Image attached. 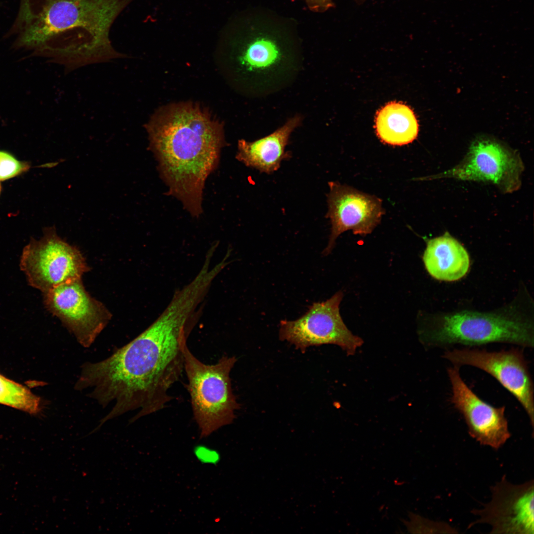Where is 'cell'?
<instances>
[{"mask_svg":"<svg viewBox=\"0 0 534 534\" xmlns=\"http://www.w3.org/2000/svg\"><path fill=\"white\" fill-rule=\"evenodd\" d=\"M43 301L46 310L85 348L92 344L112 318L107 308L87 291L81 279L43 293Z\"/></svg>","mask_w":534,"mask_h":534,"instance_id":"cell-11","label":"cell"},{"mask_svg":"<svg viewBox=\"0 0 534 534\" xmlns=\"http://www.w3.org/2000/svg\"><path fill=\"white\" fill-rule=\"evenodd\" d=\"M212 246H213V247H215V248H216V247H215V246H214L213 245ZM227 253H228V254H229V252H228V253L227 252Z\"/></svg>","mask_w":534,"mask_h":534,"instance_id":"cell-23","label":"cell"},{"mask_svg":"<svg viewBox=\"0 0 534 534\" xmlns=\"http://www.w3.org/2000/svg\"><path fill=\"white\" fill-rule=\"evenodd\" d=\"M0 404L19 409L31 414L41 410V398L28 388L0 374Z\"/></svg>","mask_w":534,"mask_h":534,"instance_id":"cell-18","label":"cell"},{"mask_svg":"<svg viewBox=\"0 0 534 534\" xmlns=\"http://www.w3.org/2000/svg\"><path fill=\"white\" fill-rule=\"evenodd\" d=\"M134 0H21L15 28L18 44L62 65L68 73L89 64L126 58L110 32Z\"/></svg>","mask_w":534,"mask_h":534,"instance_id":"cell-2","label":"cell"},{"mask_svg":"<svg viewBox=\"0 0 534 534\" xmlns=\"http://www.w3.org/2000/svg\"><path fill=\"white\" fill-rule=\"evenodd\" d=\"M19 266L29 285L43 293L80 279L90 269L80 250L59 237L54 226L45 228L40 239H31Z\"/></svg>","mask_w":534,"mask_h":534,"instance_id":"cell-7","label":"cell"},{"mask_svg":"<svg viewBox=\"0 0 534 534\" xmlns=\"http://www.w3.org/2000/svg\"><path fill=\"white\" fill-rule=\"evenodd\" d=\"M28 165L10 154L0 151V180L12 178L27 170Z\"/></svg>","mask_w":534,"mask_h":534,"instance_id":"cell-20","label":"cell"},{"mask_svg":"<svg viewBox=\"0 0 534 534\" xmlns=\"http://www.w3.org/2000/svg\"><path fill=\"white\" fill-rule=\"evenodd\" d=\"M328 184L326 217L330 220L331 232L324 255L331 253L337 237L348 230L362 236L371 233L384 214L379 198L338 182Z\"/></svg>","mask_w":534,"mask_h":534,"instance_id":"cell-14","label":"cell"},{"mask_svg":"<svg viewBox=\"0 0 534 534\" xmlns=\"http://www.w3.org/2000/svg\"><path fill=\"white\" fill-rule=\"evenodd\" d=\"M408 517L409 519L403 520V523L410 533H457L455 529L445 523L433 521L412 512L409 513Z\"/></svg>","mask_w":534,"mask_h":534,"instance_id":"cell-19","label":"cell"},{"mask_svg":"<svg viewBox=\"0 0 534 534\" xmlns=\"http://www.w3.org/2000/svg\"><path fill=\"white\" fill-rule=\"evenodd\" d=\"M364 0H357V1H358L359 2H363V1H364Z\"/></svg>","mask_w":534,"mask_h":534,"instance_id":"cell-22","label":"cell"},{"mask_svg":"<svg viewBox=\"0 0 534 534\" xmlns=\"http://www.w3.org/2000/svg\"><path fill=\"white\" fill-rule=\"evenodd\" d=\"M237 359L223 356L214 364H206L185 347L184 370L188 380L193 416L205 438L220 428L230 424L240 408L233 394L230 373Z\"/></svg>","mask_w":534,"mask_h":534,"instance_id":"cell-6","label":"cell"},{"mask_svg":"<svg viewBox=\"0 0 534 534\" xmlns=\"http://www.w3.org/2000/svg\"><path fill=\"white\" fill-rule=\"evenodd\" d=\"M343 296L340 291L326 301L313 303L298 319L281 320L280 340L287 341L302 352L311 346L334 344L349 355L355 353L363 341L354 335L343 322L339 311Z\"/></svg>","mask_w":534,"mask_h":534,"instance_id":"cell-10","label":"cell"},{"mask_svg":"<svg viewBox=\"0 0 534 534\" xmlns=\"http://www.w3.org/2000/svg\"><path fill=\"white\" fill-rule=\"evenodd\" d=\"M420 336L425 346L446 350L457 345L471 347L493 343L534 346L533 322L506 312L466 311L444 314L423 328Z\"/></svg>","mask_w":534,"mask_h":534,"instance_id":"cell-5","label":"cell"},{"mask_svg":"<svg viewBox=\"0 0 534 534\" xmlns=\"http://www.w3.org/2000/svg\"><path fill=\"white\" fill-rule=\"evenodd\" d=\"M145 127L169 194L199 217L206 180L225 145L222 124L197 104L182 102L163 107Z\"/></svg>","mask_w":534,"mask_h":534,"instance_id":"cell-3","label":"cell"},{"mask_svg":"<svg viewBox=\"0 0 534 534\" xmlns=\"http://www.w3.org/2000/svg\"><path fill=\"white\" fill-rule=\"evenodd\" d=\"M442 357L452 365L474 367L495 379L519 401L534 431V382L522 349L489 351L468 347L450 348Z\"/></svg>","mask_w":534,"mask_h":534,"instance_id":"cell-8","label":"cell"},{"mask_svg":"<svg viewBox=\"0 0 534 534\" xmlns=\"http://www.w3.org/2000/svg\"><path fill=\"white\" fill-rule=\"evenodd\" d=\"M524 166L519 154L494 139L479 138L455 166L428 179L451 178L494 184L504 193L518 190Z\"/></svg>","mask_w":534,"mask_h":534,"instance_id":"cell-9","label":"cell"},{"mask_svg":"<svg viewBox=\"0 0 534 534\" xmlns=\"http://www.w3.org/2000/svg\"><path fill=\"white\" fill-rule=\"evenodd\" d=\"M491 499L483 508L473 511L479 519L469 525L487 524L491 534H534V480L520 485L503 476L491 487Z\"/></svg>","mask_w":534,"mask_h":534,"instance_id":"cell-12","label":"cell"},{"mask_svg":"<svg viewBox=\"0 0 534 534\" xmlns=\"http://www.w3.org/2000/svg\"><path fill=\"white\" fill-rule=\"evenodd\" d=\"M303 116L295 115L271 134L253 141L238 140L236 158L246 166L261 173L271 174L277 171L283 160L291 154L286 151L291 134L303 121Z\"/></svg>","mask_w":534,"mask_h":534,"instance_id":"cell-15","label":"cell"},{"mask_svg":"<svg viewBox=\"0 0 534 534\" xmlns=\"http://www.w3.org/2000/svg\"><path fill=\"white\" fill-rule=\"evenodd\" d=\"M229 28L225 39L227 54L251 88H274L294 72L301 51L292 20L254 8L237 18Z\"/></svg>","mask_w":534,"mask_h":534,"instance_id":"cell-4","label":"cell"},{"mask_svg":"<svg viewBox=\"0 0 534 534\" xmlns=\"http://www.w3.org/2000/svg\"><path fill=\"white\" fill-rule=\"evenodd\" d=\"M308 8L313 12H324L333 7V0H304Z\"/></svg>","mask_w":534,"mask_h":534,"instance_id":"cell-21","label":"cell"},{"mask_svg":"<svg viewBox=\"0 0 534 534\" xmlns=\"http://www.w3.org/2000/svg\"><path fill=\"white\" fill-rule=\"evenodd\" d=\"M423 260L428 273L442 281H454L461 278L470 266L466 250L447 232L428 240Z\"/></svg>","mask_w":534,"mask_h":534,"instance_id":"cell-16","label":"cell"},{"mask_svg":"<svg viewBox=\"0 0 534 534\" xmlns=\"http://www.w3.org/2000/svg\"><path fill=\"white\" fill-rule=\"evenodd\" d=\"M459 368L452 365L447 368L451 402L462 415L470 436L481 445L498 449L511 435L505 407L494 406L479 398L462 379Z\"/></svg>","mask_w":534,"mask_h":534,"instance_id":"cell-13","label":"cell"},{"mask_svg":"<svg viewBox=\"0 0 534 534\" xmlns=\"http://www.w3.org/2000/svg\"><path fill=\"white\" fill-rule=\"evenodd\" d=\"M207 291L191 280L174 294L159 316L134 340L99 361L86 362L74 386L102 407L111 406L105 422L137 410L131 424L163 409L169 390L184 371L187 339L198 320Z\"/></svg>","mask_w":534,"mask_h":534,"instance_id":"cell-1","label":"cell"},{"mask_svg":"<svg viewBox=\"0 0 534 534\" xmlns=\"http://www.w3.org/2000/svg\"><path fill=\"white\" fill-rule=\"evenodd\" d=\"M375 129L382 141L393 145H402L417 137L419 125L414 112L408 106L392 102L377 112Z\"/></svg>","mask_w":534,"mask_h":534,"instance_id":"cell-17","label":"cell"}]
</instances>
